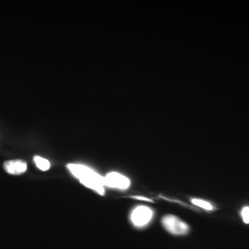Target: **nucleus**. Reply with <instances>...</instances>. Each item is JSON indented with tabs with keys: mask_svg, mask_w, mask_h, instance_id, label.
I'll return each instance as SVG.
<instances>
[{
	"mask_svg": "<svg viewBox=\"0 0 249 249\" xmlns=\"http://www.w3.org/2000/svg\"><path fill=\"white\" fill-rule=\"evenodd\" d=\"M153 215V211L150 208L145 206H137L130 214L131 222L136 227H144L150 222Z\"/></svg>",
	"mask_w": 249,
	"mask_h": 249,
	"instance_id": "nucleus-3",
	"label": "nucleus"
},
{
	"mask_svg": "<svg viewBox=\"0 0 249 249\" xmlns=\"http://www.w3.org/2000/svg\"><path fill=\"white\" fill-rule=\"evenodd\" d=\"M36 166L42 171H47L51 168V163L48 160L41 157L40 156H35L34 158Z\"/></svg>",
	"mask_w": 249,
	"mask_h": 249,
	"instance_id": "nucleus-6",
	"label": "nucleus"
},
{
	"mask_svg": "<svg viewBox=\"0 0 249 249\" xmlns=\"http://www.w3.org/2000/svg\"><path fill=\"white\" fill-rule=\"evenodd\" d=\"M133 198L134 199H139V200L146 201H150V202H152V199H149V198L145 197V196H134Z\"/></svg>",
	"mask_w": 249,
	"mask_h": 249,
	"instance_id": "nucleus-9",
	"label": "nucleus"
},
{
	"mask_svg": "<svg viewBox=\"0 0 249 249\" xmlns=\"http://www.w3.org/2000/svg\"><path fill=\"white\" fill-rule=\"evenodd\" d=\"M241 215H242V219H243L244 222L246 224H249V207L243 208L241 212Z\"/></svg>",
	"mask_w": 249,
	"mask_h": 249,
	"instance_id": "nucleus-8",
	"label": "nucleus"
},
{
	"mask_svg": "<svg viewBox=\"0 0 249 249\" xmlns=\"http://www.w3.org/2000/svg\"><path fill=\"white\" fill-rule=\"evenodd\" d=\"M192 204L196 205L198 207H200L201 209L206 210V211H212L213 210V206L209 201L203 200L201 199H192Z\"/></svg>",
	"mask_w": 249,
	"mask_h": 249,
	"instance_id": "nucleus-7",
	"label": "nucleus"
},
{
	"mask_svg": "<svg viewBox=\"0 0 249 249\" xmlns=\"http://www.w3.org/2000/svg\"><path fill=\"white\" fill-rule=\"evenodd\" d=\"M162 225L167 231L175 235H184L188 233V224L173 214H167L161 219Z\"/></svg>",
	"mask_w": 249,
	"mask_h": 249,
	"instance_id": "nucleus-2",
	"label": "nucleus"
},
{
	"mask_svg": "<svg viewBox=\"0 0 249 249\" xmlns=\"http://www.w3.org/2000/svg\"><path fill=\"white\" fill-rule=\"evenodd\" d=\"M4 170L11 175H21L27 170V163L22 160H11L4 162Z\"/></svg>",
	"mask_w": 249,
	"mask_h": 249,
	"instance_id": "nucleus-5",
	"label": "nucleus"
},
{
	"mask_svg": "<svg viewBox=\"0 0 249 249\" xmlns=\"http://www.w3.org/2000/svg\"><path fill=\"white\" fill-rule=\"evenodd\" d=\"M67 168L80 183L101 196L105 195V179L103 177L86 165L70 163Z\"/></svg>",
	"mask_w": 249,
	"mask_h": 249,
	"instance_id": "nucleus-1",
	"label": "nucleus"
},
{
	"mask_svg": "<svg viewBox=\"0 0 249 249\" xmlns=\"http://www.w3.org/2000/svg\"><path fill=\"white\" fill-rule=\"evenodd\" d=\"M104 179L105 186L109 188L126 190L130 186V181L127 177L116 172L107 174Z\"/></svg>",
	"mask_w": 249,
	"mask_h": 249,
	"instance_id": "nucleus-4",
	"label": "nucleus"
}]
</instances>
